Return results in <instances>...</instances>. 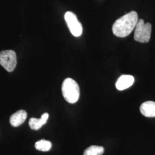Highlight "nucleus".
<instances>
[{
	"instance_id": "1",
	"label": "nucleus",
	"mask_w": 155,
	"mask_h": 155,
	"mask_svg": "<svg viewBox=\"0 0 155 155\" xmlns=\"http://www.w3.org/2000/svg\"><path fill=\"white\" fill-rule=\"evenodd\" d=\"M138 20L137 12H130L115 21L112 28L113 32L119 38L127 37L134 30Z\"/></svg>"
},
{
	"instance_id": "2",
	"label": "nucleus",
	"mask_w": 155,
	"mask_h": 155,
	"mask_svg": "<svg viewBox=\"0 0 155 155\" xmlns=\"http://www.w3.org/2000/svg\"><path fill=\"white\" fill-rule=\"evenodd\" d=\"M61 91L64 98L70 104H75L80 96V89L77 82L71 78H67L62 83Z\"/></svg>"
},
{
	"instance_id": "3",
	"label": "nucleus",
	"mask_w": 155,
	"mask_h": 155,
	"mask_svg": "<svg viewBox=\"0 0 155 155\" xmlns=\"http://www.w3.org/2000/svg\"><path fill=\"white\" fill-rule=\"evenodd\" d=\"M134 39L140 43H148L151 36L152 25L147 22L145 24L143 19L139 20L135 27Z\"/></svg>"
},
{
	"instance_id": "4",
	"label": "nucleus",
	"mask_w": 155,
	"mask_h": 155,
	"mask_svg": "<svg viewBox=\"0 0 155 155\" xmlns=\"http://www.w3.org/2000/svg\"><path fill=\"white\" fill-rule=\"evenodd\" d=\"M0 64L8 72H12L17 65V56L13 50L0 52Z\"/></svg>"
},
{
	"instance_id": "5",
	"label": "nucleus",
	"mask_w": 155,
	"mask_h": 155,
	"mask_svg": "<svg viewBox=\"0 0 155 155\" xmlns=\"http://www.w3.org/2000/svg\"><path fill=\"white\" fill-rule=\"evenodd\" d=\"M64 19L72 35L75 37L80 36L83 32V27L76 15L72 12H67L64 15Z\"/></svg>"
},
{
	"instance_id": "6",
	"label": "nucleus",
	"mask_w": 155,
	"mask_h": 155,
	"mask_svg": "<svg viewBox=\"0 0 155 155\" xmlns=\"http://www.w3.org/2000/svg\"><path fill=\"white\" fill-rule=\"evenodd\" d=\"M134 82L133 76L130 75H123L118 78L116 83V87L118 90H124L130 87Z\"/></svg>"
},
{
	"instance_id": "7",
	"label": "nucleus",
	"mask_w": 155,
	"mask_h": 155,
	"mask_svg": "<svg viewBox=\"0 0 155 155\" xmlns=\"http://www.w3.org/2000/svg\"><path fill=\"white\" fill-rule=\"evenodd\" d=\"M27 117V112L24 110L17 111L10 117V123L13 127H19L25 121Z\"/></svg>"
},
{
	"instance_id": "8",
	"label": "nucleus",
	"mask_w": 155,
	"mask_h": 155,
	"mask_svg": "<svg viewBox=\"0 0 155 155\" xmlns=\"http://www.w3.org/2000/svg\"><path fill=\"white\" fill-rule=\"evenodd\" d=\"M140 112L147 117H155V102L147 101L140 106Z\"/></svg>"
},
{
	"instance_id": "9",
	"label": "nucleus",
	"mask_w": 155,
	"mask_h": 155,
	"mask_svg": "<svg viewBox=\"0 0 155 155\" xmlns=\"http://www.w3.org/2000/svg\"><path fill=\"white\" fill-rule=\"evenodd\" d=\"M48 118L49 114L47 113H44L39 119L31 118L29 121V125L32 130H38L46 124Z\"/></svg>"
},
{
	"instance_id": "10",
	"label": "nucleus",
	"mask_w": 155,
	"mask_h": 155,
	"mask_svg": "<svg viewBox=\"0 0 155 155\" xmlns=\"http://www.w3.org/2000/svg\"><path fill=\"white\" fill-rule=\"evenodd\" d=\"M104 153V148L101 146L91 145L84 151L83 155H102Z\"/></svg>"
},
{
	"instance_id": "11",
	"label": "nucleus",
	"mask_w": 155,
	"mask_h": 155,
	"mask_svg": "<svg viewBox=\"0 0 155 155\" xmlns=\"http://www.w3.org/2000/svg\"><path fill=\"white\" fill-rule=\"evenodd\" d=\"M35 146L36 149L38 150L43 151V152H47L51 150L52 147V144L50 141L43 139L37 141L35 143Z\"/></svg>"
}]
</instances>
